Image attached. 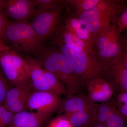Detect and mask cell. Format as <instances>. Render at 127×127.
I'll list each match as a JSON object with an SVG mask.
<instances>
[{
  "label": "cell",
  "mask_w": 127,
  "mask_h": 127,
  "mask_svg": "<svg viewBox=\"0 0 127 127\" xmlns=\"http://www.w3.org/2000/svg\"><path fill=\"white\" fill-rule=\"evenodd\" d=\"M10 49L11 48L6 45L4 42L0 38V53Z\"/></svg>",
  "instance_id": "29"
},
{
  "label": "cell",
  "mask_w": 127,
  "mask_h": 127,
  "mask_svg": "<svg viewBox=\"0 0 127 127\" xmlns=\"http://www.w3.org/2000/svg\"><path fill=\"white\" fill-rule=\"evenodd\" d=\"M36 55L43 68L55 75L64 85L67 96L81 92L84 84L61 51L42 47Z\"/></svg>",
  "instance_id": "1"
},
{
  "label": "cell",
  "mask_w": 127,
  "mask_h": 127,
  "mask_svg": "<svg viewBox=\"0 0 127 127\" xmlns=\"http://www.w3.org/2000/svg\"><path fill=\"white\" fill-rule=\"evenodd\" d=\"M36 5V13L47 10L62 9L67 1L59 0H35Z\"/></svg>",
  "instance_id": "21"
},
{
  "label": "cell",
  "mask_w": 127,
  "mask_h": 127,
  "mask_svg": "<svg viewBox=\"0 0 127 127\" xmlns=\"http://www.w3.org/2000/svg\"><path fill=\"white\" fill-rule=\"evenodd\" d=\"M59 30L61 36L58 38L64 43L90 54L96 55V52L93 48L79 39L65 26L61 27Z\"/></svg>",
  "instance_id": "18"
},
{
  "label": "cell",
  "mask_w": 127,
  "mask_h": 127,
  "mask_svg": "<svg viewBox=\"0 0 127 127\" xmlns=\"http://www.w3.org/2000/svg\"><path fill=\"white\" fill-rule=\"evenodd\" d=\"M62 100L60 95L50 92L35 91L32 93L27 103L31 112L51 115L59 110Z\"/></svg>",
  "instance_id": "7"
},
{
  "label": "cell",
  "mask_w": 127,
  "mask_h": 127,
  "mask_svg": "<svg viewBox=\"0 0 127 127\" xmlns=\"http://www.w3.org/2000/svg\"><path fill=\"white\" fill-rule=\"evenodd\" d=\"M100 0H69L68 2L78 16L84 12L95 7Z\"/></svg>",
  "instance_id": "20"
},
{
  "label": "cell",
  "mask_w": 127,
  "mask_h": 127,
  "mask_svg": "<svg viewBox=\"0 0 127 127\" xmlns=\"http://www.w3.org/2000/svg\"><path fill=\"white\" fill-rule=\"evenodd\" d=\"M116 27L119 33L127 29V12L122 11V14L117 18L116 21Z\"/></svg>",
  "instance_id": "27"
},
{
  "label": "cell",
  "mask_w": 127,
  "mask_h": 127,
  "mask_svg": "<svg viewBox=\"0 0 127 127\" xmlns=\"http://www.w3.org/2000/svg\"><path fill=\"white\" fill-rule=\"evenodd\" d=\"M122 56L124 58L127 59V50H125L124 51H123Z\"/></svg>",
  "instance_id": "32"
},
{
  "label": "cell",
  "mask_w": 127,
  "mask_h": 127,
  "mask_svg": "<svg viewBox=\"0 0 127 127\" xmlns=\"http://www.w3.org/2000/svg\"><path fill=\"white\" fill-rule=\"evenodd\" d=\"M14 114L7 111L4 106L0 105V127H8Z\"/></svg>",
  "instance_id": "25"
},
{
  "label": "cell",
  "mask_w": 127,
  "mask_h": 127,
  "mask_svg": "<svg viewBox=\"0 0 127 127\" xmlns=\"http://www.w3.org/2000/svg\"><path fill=\"white\" fill-rule=\"evenodd\" d=\"M120 35L115 23L111 25L96 36L94 47L97 51L104 49L120 40Z\"/></svg>",
  "instance_id": "17"
},
{
  "label": "cell",
  "mask_w": 127,
  "mask_h": 127,
  "mask_svg": "<svg viewBox=\"0 0 127 127\" xmlns=\"http://www.w3.org/2000/svg\"><path fill=\"white\" fill-rule=\"evenodd\" d=\"M31 70L29 84L32 90L67 95L66 88L56 76L43 68L37 59L27 57Z\"/></svg>",
  "instance_id": "6"
},
{
  "label": "cell",
  "mask_w": 127,
  "mask_h": 127,
  "mask_svg": "<svg viewBox=\"0 0 127 127\" xmlns=\"http://www.w3.org/2000/svg\"><path fill=\"white\" fill-rule=\"evenodd\" d=\"M7 0H0V10L4 11V9Z\"/></svg>",
  "instance_id": "30"
},
{
  "label": "cell",
  "mask_w": 127,
  "mask_h": 127,
  "mask_svg": "<svg viewBox=\"0 0 127 127\" xmlns=\"http://www.w3.org/2000/svg\"><path fill=\"white\" fill-rule=\"evenodd\" d=\"M3 41L11 45L18 53L37 55L42 48V40L28 22H7L4 32Z\"/></svg>",
  "instance_id": "3"
},
{
  "label": "cell",
  "mask_w": 127,
  "mask_h": 127,
  "mask_svg": "<svg viewBox=\"0 0 127 127\" xmlns=\"http://www.w3.org/2000/svg\"><path fill=\"white\" fill-rule=\"evenodd\" d=\"M35 0H7L4 9L7 18L14 21L28 22L36 11Z\"/></svg>",
  "instance_id": "10"
},
{
  "label": "cell",
  "mask_w": 127,
  "mask_h": 127,
  "mask_svg": "<svg viewBox=\"0 0 127 127\" xmlns=\"http://www.w3.org/2000/svg\"><path fill=\"white\" fill-rule=\"evenodd\" d=\"M65 26L79 39L94 49L95 37L82 25L78 17H67L65 21Z\"/></svg>",
  "instance_id": "15"
},
{
  "label": "cell",
  "mask_w": 127,
  "mask_h": 127,
  "mask_svg": "<svg viewBox=\"0 0 127 127\" xmlns=\"http://www.w3.org/2000/svg\"><path fill=\"white\" fill-rule=\"evenodd\" d=\"M91 127H107L105 125H100V124H96L94 125Z\"/></svg>",
  "instance_id": "33"
},
{
  "label": "cell",
  "mask_w": 127,
  "mask_h": 127,
  "mask_svg": "<svg viewBox=\"0 0 127 127\" xmlns=\"http://www.w3.org/2000/svg\"><path fill=\"white\" fill-rule=\"evenodd\" d=\"M12 86L0 67V105H4L6 94Z\"/></svg>",
  "instance_id": "23"
},
{
  "label": "cell",
  "mask_w": 127,
  "mask_h": 127,
  "mask_svg": "<svg viewBox=\"0 0 127 127\" xmlns=\"http://www.w3.org/2000/svg\"><path fill=\"white\" fill-rule=\"evenodd\" d=\"M32 91L30 84L24 86L13 87L7 93L3 106L7 111L14 114L26 111Z\"/></svg>",
  "instance_id": "11"
},
{
  "label": "cell",
  "mask_w": 127,
  "mask_h": 127,
  "mask_svg": "<svg viewBox=\"0 0 127 127\" xmlns=\"http://www.w3.org/2000/svg\"><path fill=\"white\" fill-rule=\"evenodd\" d=\"M85 86L88 97L93 104L109 101L114 93L111 84L103 77L92 79Z\"/></svg>",
  "instance_id": "12"
},
{
  "label": "cell",
  "mask_w": 127,
  "mask_h": 127,
  "mask_svg": "<svg viewBox=\"0 0 127 127\" xmlns=\"http://www.w3.org/2000/svg\"><path fill=\"white\" fill-rule=\"evenodd\" d=\"M60 51L70 62L84 86L92 79L102 77L104 67L96 55L90 54L57 40Z\"/></svg>",
  "instance_id": "2"
},
{
  "label": "cell",
  "mask_w": 127,
  "mask_h": 127,
  "mask_svg": "<svg viewBox=\"0 0 127 127\" xmlns=\"http://www.w3.org/2000/svg\"><path fill=\"white\" fill-rule=\"evenodd\" d=\"M8 21L4 11L0 10V38L2 40L5 28Z\"/></svg>",
  "instance_id": "28"
},
{
  "label": "cell",
  "mask_w": 127,
  "mask_h": 127,
  "mask_svg": "<svg viewBox=\"0 0 127 127\" xmlns=\"http://www.w3.org/2000/svg\"><path fill=\"white\" fill-rule=\"evenodd\" d=\"M90 109L63 115L73 127H91L94 125V123L90 114Z\"/></svg>",
  "instance_id": "19"
},
{
  "label": "cell",
  "mask_w": 127,
  "mask_h": 127,
  "mask_svg": "<svg viewBox=\"0 0 127 127\" xmlns=\"http://www.w3.org/2000/svg\"><path fill=\"white\" fill-rule=\"evenodd\" d=\"M124 49L125 50H127V32L125 35L124 40Z\"/></svg>",
  "instance_id": "31"
},
{
  "label": "cell",
  "mask_w": 127,
  "mask_h": 127,
  "mask_svg": "<svg viewBox=\"0 0 127 127\" xmlns=\"http://www.w3.org/2000/svg\"><path fill=\"white\" fill-rule=\"evenodd\" d=\"M95 103L90 109L94 125H104L109 115L117 108L116 103L110 102Z\"/></svg>",
  "instance_id": "16"
},
{
  "label": "cell",
  "mask_w": 127,
  "mask_h": 127,
  "mask_svg": "<svg viewBox=\"0 0 127 127\" xmlns=\"http://www.w3.org/2000/svg\"><path fill=\"white\" fill-rule=\"evenodd\" d=\"M0 67L13 87L29 84L31 70L29 63L26 58L11 48L0 53Z\"/></svg>",
  "instance_id": "5"
},
{
  "label": "cell",
  "mask_w": 127,
  "mask_h": 127,
  "mask_svg": "<svg viewBox=\"0 0 127 127\" xmlns=\"http://www.w3.org/2000/svg\"><path fill=\"white\" fill-rule=\"evenodd\" d=\"M48 127H73L64 115L57 117L49 123Z\"/></svg>",
  "instance_id": "26"
},
{
  "label": "cell",
  "mask_w": 127,
  "mask_h": 127,
  "mask_svg": "<svg viewBox=\"0 0 127 127\" xmlns=\"http://www.w3.org/2000/svg\"><path fill=\"white\" fill-rule=\"evenodd\" d=\"M119 10L114 1L100 0L95 7L80 14L78 18L82 25L96 37L111 25V20Z\"/></svg>",
  "instance_id": "4"
},
{
  "label": "cell",
  "mask_w": 127,
  "mask_h": 127,
  "mask_svg": "<svg viewBox=\"0 0 127 127\" xmlns=\"http://www.w3.org/2000/svg\"><path fill=\"white\" fill-rule=\"evenodd\" d=\"M50 116L40 113L21 111L14 114L7 127H42Z\"/></svg>",
  "instance_id": "13"
},
{
  "label": "cell",
  "mask_w": 127,
  "mask_h": 127,
  "mask_svg": "<svg viewBox=\"0 0 127 127\" xmlns=\"http://www.w3.org/2000/svg\"><path fill=\"white\" fill-rule=\"evenodd\" d=\"M104 125L107 127H127V122L119 112L117 107L108 118Z\"/></svg>",
  "instance_id": "22"
},
{
  "label": "cell",
  "mask_w": 127,
  "mask_h": 127,
  "mask_svg": "<svg viewBox=\"0 0 127 127\" xmlns=\"http://www.w3.org/2000/svg\"><path fill=\"white\" fill-rule=\"evenodd\" d=\"M94 105L87 95L78 94L67 96L62 100L59 112L64 114L73 113L84 110H89Z\"/></svg>",
  "instance_id": "14"
},
{
  "label": "cell",
  "mask_w": 127,
  "mask_h": 127,
  "mask_svg": "<svg viewBox=\"0 0 127 127\" xmlns=\"http://www.w3.org/2000/svg\"><path fill=\"white\" fill-rule=\"evenodd\" d=\"M103 77L111 84L114 92H127V69L122 55L105 67Z\"/></svg>",
  "instance_id": "9"
},
{
  "label": "cell",
  "mask_w": 127,
  "mask_h": 127,
  "mask_svg": "<svg viewBox=\"0 0 127 127\" xmlns=\"http://www.w3.org/2000/svg\"><path fill=\"white\" fill-rule=\"evenodd\" d=\"M117 101L116 103L119 112L127 122V92L118 93Z\"/></svg>",
  "instance_id": "24"
},
{
  "label": "cell",
  "mask_w": 127,
  "mask_h": 127,
  "mask_svg": "<svg viewBox=\"0 0 127 127\" xmlns=\"http://www.w3.org/2000/svg\"><path fill=\"white\" fill-rule=\"evenodd\" d=\"M62 9L39 12L32 17L30 24L42 41L51 36L56 30Z\"/></svg>",
  "instance_id": "8"
}]
</instances>
